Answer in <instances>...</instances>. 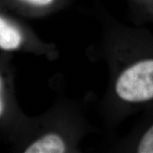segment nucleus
<instances>
[{
	"label": "nucleus",
	"mask_w": 153,
	"mask_h": 153,
	"mask_svg": "<svg viewBox=\"0 0 153 153\" xmlns=\"http://www.w3.org/2000/svg\"><path fill=\"white\" fill-rule=\"evenodd\" d=\"M116 94L128 102H141L153 99V60L130 66L116 82Z\"/></svg>",
	"instance_id": "nucleus-1"
},
{
	"label": "nucleus",
	"mask_w": 153,
	"mask_h": 153,
	"mask_svg": "<svg viewBox=\"0 0 153 153\" xmlns=\"http://www.w3.org/2000/svg\"><path fill=\"white\" fill-rule=\"evenodd\" d=\"M24 37L20 24L9 10L0 4V50L12 52L20 49Z\"/></svg>",
	"instance_id": "nucleus-2"
},
{
	"label": "nucleus",
	"mask_w": 153,
	"mask_h": 153,
	"mask_svg": "<svg viewBox=\"0 0 153 153\" xmlns=\"http://www.w3.org/2000/svg\"><path fill=\"white\" fill-rule=\"evenodd\" d=\"M66 150L64 140L58 134L49 133L42 135L24 150L25 153H62Z\"/></svg>",
	"instance_id": "nucleus-3"
},
{
	"label": "nucleus",
	"mask_w": 153,
	"mask_h": 153,
	"mask_svg": "<svg viewBox=\"0 0 153 153\" xmlns=\"http://www.w3.org/2000/svg\"><path fill=\"white\" fill-rule=\"evenodd\" d=\"M56 0H0V4L7 10L24 8L44 9L51 7Z\"/></svg>",
	"instance_id": "nucleus-4"
},
{
	"label": "nucleus",
	"mask_w": 153,
	"mask_h": 153,
	"mask_svg": "<svg viewBox=\"0 0 153 153\" xmlns=\"http://www.w3.org/2000/svg\"><path fill=\"white\" fill-rule=\"evenodd\" d=\"M9 99L6 78L0 71V121L3 120L9 113Z\"/></svg>",
	"instance_id": "nucleus-5"
},
{
	"label": "nucleus",
	"mask_w": 153,
	"mask_h": 153,
	"mask_svg": "<svg viewBox=\"0 0 153 153\" xmlns=\"http://www.w3.org/2000/svg\"><path fill=\"white\" fill-rule=\"evenodd\" d=\"M137 152L153 153V126L141 138L137 147Z\"/></svg>",
	"instance_id": "nucleus-6"
}]
</instances>
